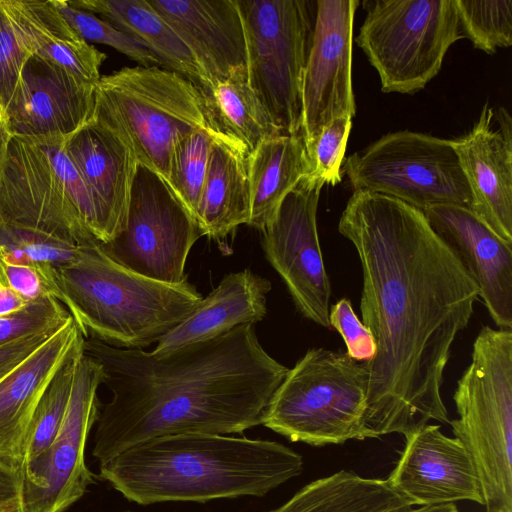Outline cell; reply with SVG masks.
<instances>
[{"instance_id": "obj_1", "label": "cell", "mask_w": 512, "mask_h": 512, "mask_svg": "<svg viewBox=\"0 0 512 512\" xmlns=\"http://www.w3.org/2000/svg\"><path fill=\"white\" fill-rule=\"evenodd\" d=\"M338 231L359 257L362 323L376 344L365 362L368 439L449 423L444 370L473 315L477 284L423 212L400 200L353 191Z\"/></svg>"}, {"instance_id": "obj_2", "label": "cell", "mask_w": 512, "mask_h": 512, "mask_svg": "<svg viewBox=\"0 0 512 512\" xmlns=\"http://www.w3.org/2000/svg\"><path fill=\"white\" fill-rule=\"evenodd\" d=\"M112 397L98 414L92 456L102 463L142 441L234 434L262 424L288 368L260 344L255 324L162 356L85 338Z\"/></svg>"}, {"instance_id": "obj_3", "label": "cell", "mask_w": 512, "mask_h": 512, "mask_svg": "<svg viewBox=\"0 0 512 512\" xmlns=\"http://www.w3.org/2000/svg\"><path fill=\"white\" fill-rule=\"evenodd\" d=\"M302 456L276 441L177 434L135 444L99 463L98 477L139 505L263 497L299 476Z\"/></svg>"}, {"instance_id": "obj_4", "label": "cell", "mask_w": 512, "mask_h": 512, "mask_svg": "<svg viewBox=\"0 0 512 512\" xmlns=\"http://www.w3.org/2000/svg\"><path fill=\"white\" fill-rule=\"evenodd\" d=\"M60 302L85 338L123 349H144L165 336L203 300L185 279L157 281L121 266L100 243L82 246L56 268Z\"/></svg>"}, {"instance_id": "obj_5", "label": "cell", "mask_w": 512, "mask_h": 512, "mask_svg": "<svg viewBox=\"0 0 512 512\" xmlns=\"http://www.w3.org/2000/svg\"><path fill=\"white\" fill-rule=\"evenodd\" d=\"M91 120L165 181L174 144L193 131L242 147L221 130L209 96L199 85L160 66L124 67L101 76Z\"/></svg>"}, {"instance_id": "obj_6", "label": "cell", "mask_w": 512, "mask_h": 512, "mask_svg": "<svg viewBox=\"0 0 512 512\" xmlns=\"http://www.w3.org/2000/svg\"><path fill=\"white\" fill-rule=\"evenodd\" d=\"M65 144L62 135L10 136L0 168V222L78 247L99 243L92 199Z\"/></svg>"}, {"instance_id": "obj_7", "label": "cell", "mask_w": 512, "mask_h": 512, "mask_svg": "<svg viewBox=\"0 0 512 512\" xmlns=\"http://www.w3.org/2000/svg\"><path fill=\"white\" fill-rule=\"evenodd\" d=\"M454 437L476 468L486 512H512V331L484 326L453 395Z\"/></svg>"}, {"instance_id": "obj_8", "label": "cell", "mask_w": 512, "mask_h": 512, "mask_svg": "<svg viewBox=\"0 0 512 512\" xmlns=\"http://www.w3.org/2000/svg\"><path fill=\"white\" fill-rule=\"evenodd\" d=\"M368 382L365 362L346 352L311 348L288 370L262 425L312 446L364 440Z\"/></svg>"}, {"instance_id": "obj_9", "label": "cell", "mask_w": 512, "mask_h": 512, "mask_svg": "<svg viewBox=\"0 0 512 512\" xmlns=\"http://www.w3.org/2000/svg\"><path fill=\"white\" fill-rule=\"evenodd\" d=\"M355 37L384 93L415 94L441 70L463 35L456 0H365Z\"/></svg>"}, {"instance_id": "obj_10", "label": "cell", "mask_w": 512, "mask_h": 512, "mask_svg": "<svg viewBox=\"0 0 512 512\" xmlns=\"http://www.w3.org/2000/svg\"><path fill=\"white\" fill-rule=\"evenodd\" d=\"M235 2L245 36L248 84L282 134H300L302 80L316 1Z\"/></svg>"}, {"instance_id": "obj_11", "label": "cell", "mask_w": 512, "mask_h": 512, "mask_svg": "<svg viewBox=\"0 0 512 512\" xmlns=\"http://www.w3.org/2000/svg\"><path fill=\"white\" fill-rule=\"evenodd\" d=\"M353 191H369L416 209H470L471 191L453 141L408 130L383 135L343 161Z\"/></svg>"}, {"instance_id": "obj_12", "label": "cell", "mask_w": 512, "mask_h": 512, "mask_svg": "<svg viewBox=\"0 0 512 512\" xmlns=\"http://www.w3.org/2000/svg\"><path fill=\"white\" fill-rule=\"evenodd\" d=\"M205 236L169 184L137 164L125 229L100 244L115 262L142 276L170 284L187 279L184 269L194 243Z\"/></svg>"}, {"instance_id": "obj_13", "label": "cell", "mask_w": 512, "mask_h": 512, "mask_svg": "<svg viewBox=\"0 0 512 512\" xmlns=\"http://www.w3.org/2000/svg\"><path fill=\"white\" fill-rule=\"evenodd\" d=\"M323 186L311 174L302 177L261 232L265 256L284 281L297 310L317 325L329 327L331 285L316 220Z\"/></svg>"}, {"instance_id": "obj_14", "label": "cell", "mask_w": 512, "mask_h": 512, "mask_svg": "<svg viewBox=\"0 0 512 512\" xmlns=\"http://www.w3.org/2000/svg\"><path fill=\"white\" fill-rule=\"evenodd\" d=\"M102 381L101 364L83 353L59 429L33 481L21 491V512H65L95 484L85 448L98 418Z\"/></svg>"}, {"instance_id": "obj_15", "label": "cell", "mask_w": 512, "mask_h": 512, "mask_svg": "<svg viewBox=\"0 0 512 512\" xmlns=\"http://www.w3.org/2000/svg\"><path fill=\"white\" fill-rule=\"evenodd\" d=\"M358 0H317L302 80L301 136L308 158L323 129L356 114L352 86V35Z\"/></svg>"}, {"instance_id": "obj_16", "label": "cell", "mask_w": 512, "mask_h": 512, "mask_svg": "<svg viewBox=\"0 0 512 512\" xmlns=\"http://www.w3.org/2000/svg\"><path fill=\"white\" fill-rule=\"evenodd\" d=\"M413 505H438L468 500L484 505L474 463L461 442L426 424L405 435L400 457L386 479Z\"/></svg>"}, {"instance_id": "obj_17", "label": "cell", "mask_w": 512, "mask_h": 512, "mask_svg": "<svg viewBox=\"0 0 512 512\" xmlns=\"http://www.w3.org/2000/svg\"><path fill=\"white\" fill-rule=\"evenodd\" d=\"M422 212L477 284L479 297L494 323L499 329H511L512 243L465 206L439 204Z\"/></svg>"}, {"instance_id": "obj_18", "label": "cell", "mask_w": 512, "mask_h": 512, "mask_svg": "<svg viewBox=\"0 0 512 512\" xmlns=\"http://www.w3.org/2000/svg\"><path fill=\"white\" fill-rule=\"evenodd\" d=\"M493 118L486 102L472 129L452 141L471 191L470 210L512 243V120L503 107L498 129Z\"/></svg>"}, {"instance_id": "obj_19", "label": "cell", "mask_w": 512, "mask_h": 512, "mask_svg": "<svg viewBox=\"0 0 512 512\" xmlns=\"http://www.w3.org/2000/svg\"><path fill=\"white\" fill-rule=\"evenodd\" d=\"M95 86L32 54L4 111L11 135L67 136L92 117Z\"/></svg>"}, {"instance_id": "obj_20", "label": "cell", "mask_w": 512, "mask_h": 512, "mask_svg": "<svg viewBox=\"0 0 512 512\" xmlns=\"http://www.w3.org/2000/svg\"><path fill=\"white\" fill-rule=\"evenodd\" d=\"M147 2L189 49L211 88L232 77L247 78L245 36L235 0Z\"/></svg>"}, {"instance_id": "obj_21", "label": "cell", "mask_w": 512, "mask_h": 512, "mask_svg": "<svg viewBox=\"0 0 512 512\" xmlns=\"http://www.w3.org/2000/svg\"><path fill=\"white\" fill-rule=\"evenodd\" d=\"M65 146L92 199L98 242L109 243L125 229L138 162L123 142L91 119L66 136Z\"/></svg>"}, {"instance_id": "obj_22", "label": "cell", "mask_w": 512, "mask_h": 512, "mask_svg": "<svg viewBox=\"0 0 512 512\" xmlns=\"http://www.w3.org/2000/svg\"><path fill=\"white\" fill-rule=\"evenodd\" d=\"M85 337L73 316L0 379V461L19 469L29 425L51 379Z\"/></svg>"}, {"instance_id": "obj_23", "label": "cell", "mask_w": 512, "mask_h": 512, "mask_svg": "<svg viewBox=\"0 0 512 512\" xmlns=\"http://www.w3.org/2000/svg\"><path fill=\"white\" fill-rule=\"evenodd\" d=\"M271 282L249 269L225 275L197 308L163 336L150 351L162 356L216 338L240 325L255 324L267 313Z\"/></svg>"}, {"instance_id": "obj_24", "label": "cell", "mask_w": 512, "mask_h": 512, "mask_svg": "<svg viewBox=\"0 0 512 512\" xmlns=\"http://www.w3.org/2000/svg\"><path fill=\"white\" fill-rule=\"evenodd\" d=\"M2 3L31 54L84 83L97 84L106 54L78 35L53 0H2Z\"/></svg>"}, {"instance_id": "obj_25", "label": "cell", "mask_w": 512, "mask_h": 512, "mask_svg": "<svg viewBox=\"0 0 512 512\" xmlns=\"http://www.w3.org/2000/svg\"><path fill=\"white\" fill-rule=\"evenodd\" d=\"M247 154L236 144L214 141L197 219L209 238L220 240L249 223L251 213Z\"/></svg>"}, {"instance_id": "obj_26", "label": "cell", "mask_w": 512, "mask_h": 512, "mask_svg": "<svg viewBox=\"0 0 512 512\" xmlns=\"http://www.w3.org/2000/svg\"><path fill=\"white\" fill-rule=\"evenodd\" d=\"M70 5L99 15L148 48L165 69L179 73L205 92L210 84L181 39L147 0H72Z\"/></svg>"}, {"instance_id": "obj_27", "label": "cell", "mask_w": 512, "mask_h": 512, "mask_svg": "<svg viewBox=\"0 0 512 512\" xmlns=\"http://www.w3.org/2000/svg\"><path fill=\"white\" fill-rule=\"evenodd\" d=\"M251 213L248 225L263 231L281 202L311 165L301 134H280L261 142L247 157Z\"/></svg>"}, {"instance_id": "obj_28", "label": "cell", "mask_w": 512, "mask_h": 512, "mask_svg": "<svg viewBox=\"0 0 512 512\" xmlns=\"http://www.w3.org/2000/svg\"><path fill=\"white\" fill-rule=\"evenodd\" d=\"M412 506L387 480L341 470L310 482L268 512H408Z\"/></svg>"}, {"instance_id": "obj_29", "label": "cell", "mask_w": 512, "mask_h": 512, "mask_svg": "<svg viewBox=\"0 0 512 512\" xmlns=\"http://www.w3.org/2000/svg\"><path fill=\"white\" fill-rule=\"evenodd\" d=\"M221 130L249 156L264 140L282 134L247 78L232 77L207 92Z\"/></svg>"}, {"instance_id": "obj_30", "label": "cell", "mask_w": 512, "mask_h": 512, "mask_svg": "<svg viewBox=\"0 0 512 512\" xmlns=\"http://www.w3.org/2000/svg\"><path fill=\"white\" fill-rule=\"evenodd\" d=\"M84 342L59 367L33 413L19 467L21 491L33 481L65 414Z\"/></svg>"}, {"instance_id": "obj_31", "label": "cell", "mask_w": 512, "mask_h": 512, "mask_svg": "<svg viewBox=\"0 0 512 512\" xmlns=\"http://www.w3.org/2000/svg\"><path fill=\"white\" fill-rule=\"evenodd\" d=\"M214 141L221 140L203 130L193 131L174 144L170 156L166 182L197 221L198 206Z\"/></svg>"}, {"instance_id": "obj_32", "label": "cell", "mask_w": 512, "mask_h": 512, "mask_svg": "<svg viewBox=\"0 0 512 512\" xmlns=\"http://www.w3.org/2000/svg\"><path fill=\"white\" fill-rule=\"evenodd\" d=\"M460 30L474 48L494 54L512 45V0H456Z\"/></svg>"}, {"instance_id": "obj_33", "label": "cell", "mask_w": 512, "mask_h": 512, "mask_svg": "<svg viewBox=\"0 0 512 512\" xmlns=\"http://www.w3.org/2000/svg\"><path fill=\"white\" fill-rule=\"evenodd\" d=\"M80 247L49 235L0 222V259L12 264L59 267L73 261Z\"/></svg>"}, {"instance_id": "obj_34", "label": "cell", "mask_w": 512, "mask_h": 512, "mask_svg": "<svg viewBox=\"0 0 512 512\" xmlns=\"http://www.w3.org/2000/svg\"><path fill=\"white\" fill-rule=\"evenodd\" d=\"M53 2L70 26L86 42L108 45L140 66H161L158 58L148 48L107 21L91 12L70 5L66 0H53Z\"/></svg>"}, {"instance_id": "obj_35", "label": "cell", "mask_w": 512, "mask_h": 512, "mask_svg": "<svg viewBox=\"0 0 512 512\" xmlns=\"http://www.w3.org/2000/svg\"><path fill=\"white\" fill-rule=\"evenodd\" d=\"M352 117L344 115L334 119L320 133L309 157L310 174L324 185L336 186L341 181V168Z\"/></svg>"}, {"instance_id": "obj_36", "label": "cell", "mask_w": 512, "mask_h": 512, "mask_svg": "<svg viewBox=\"0 0 512 512\" xmlns=\"http://www.w3.org/2000/svg\"><path fill=\"white\" fill-rule=\"evenodd\" d=\"M31 55L0 0V108L3 114L16 91L22 69Z\"/></svg>"}, {"instance_id": "obj_37", "label": "cell", "mask_w": 512, "mask_h": 512, "mask_svg": "<svg viewBox=\"0 0 512 512\" xmlns=\"http://www.w3.org/2000/svg\"><path fill=\"white\" fill-rule=\"evenodd\" d=\"M71 316L68 309L53 297L31 302L22 311L0 318V346L39 331L60 327Z\"/></svg>"}, {"instance_id": "obj_38", "label": "cell", "mask_w": 512, "mask_h": 512, "mask_svg": "<svg viewBox=\"0 0 512 512\" xmlns=\"http://www.w3.org/2000/svg\"><path fill=\"white\" fill-rule=\"evenodd\" d=\"M0 285H4L27 302L45 297L60 301L56 267L47 264H12L0 259Z\"/></svg>"}, {"instance_id": "obj_39", "label": "cell", "mask_w": 512, "mask_h": 512, "mask_svg": "<svg viewBox=\"0 0 512 512\" xmlns=\"http://www.w3.org/2000/svg\"><path fill=\"white\" fill-rule=\"evenodd\" d=\"M329 323L342 336L349 357L359 362L372 359L376 352L374 337L358 319L348 299L342 298L330 307Z\"/></svg>"}, {"instance_id": "obj_40", "label": "cell", "mask_w": 512, "mask_h": 512, "mask_svg": "<svg viewBox=\"0 0 512 512\" xmlns=\"http://www.w3.org/2000/svg\"><path fill=\"white\" fill-rule=\"evenodd\" d=\"M62 326L39 331L1 345L0 379L29 357Z\"/></svg>"}, {"instance_id": "obj_41", "label": "cell", "mask_w": 512, "mask_h": 512, "mask_svg": "<svg viewBox=\"0 0 512 512\" xmlns=\"http://www.w3.org/2000/svg\"><path fill=\"white\" fill-rule=\"evenodd\" d=\"M19 469L0 461V512H21Z\"/></svg>"}, {"instance_id": "obj_42", "label": "cell", "mask_w": 512, "mask_h": 512, "mask_svg": "<svg viewBox=\"0 0 512 512\" xmlns=\"http://www.w3.org/2000/svg\"><path fill=\"white\" fill-rule=\"evenodd\" d=\"M29 304L12 289L0 285V318L10 317L25 309Z\"/></svg>"}, {"instance_id": "obj_43", "label": "cell", "mask_w": 512, "mask_h": 512, "mask_svg": "<svg viewBox=\"0 0 512 512\" xmlns=\"http://www.w3.org/2000/svg\"><path fill=\"white\" fill-rule=\"evenodd\" d=\"M408 512H458V508L454 503L425 505L417 509H411Z\"/></svg>"}, {"instance_id": "obj_44", "label": "cell", "mask_w": 512, "mask_h": 512, "mask_svg": "<svg viewBox=\"0 0 512 512\" xmlns=\"http://www.w3.org/2000/svg\"><path fill=\"white\" fill-rule=\"evenodd\" d=\"M10 132L8 130V127L6 125V122L3 121L0 123V168L5 156L6 148L8 141L10 139Z\"/></svg>"}, {"instance_id": "obj_45", "label": "cell", "mask_w": 512, "mask_h": 512, "mask_svg": "<svg viewBox=\"0 0 512 512\" xmlns=\"http://www.w3.org/2000/svg\"><path fill=\"white\" fill-rule=\"evenodd\" d=\"M3 121H5L4 114H3L2 109L0 108V123L3 122Z\"/></svg>"}, {"instance_id": "obj_46", "label": "cell", "mask_w": 512, "mask_h": 512, "mask_svg": "<svg viewBox=\"0 0 512 512\" xmlns=\"http://www.w3.org/2000/svg\"><path fill=\"white\" fill-rule=\"evenodd\" d=\"M121 512H134V511H130V510H125V511H121Z\"/></svg>"}, {"instance_id": "obj_47", "label": "cell", "mask_w": 512, "mask_h": 512, "mask_svg": "<svg viewBox=\"0 0 512 512\" xmlns=\"http://www.w3.org/2000/svg\"><path fill=\"white\" fill-rule=\"evenodd\" d=\"M498 512H504V511H498Z\"/></svg>"}]
</instances>
